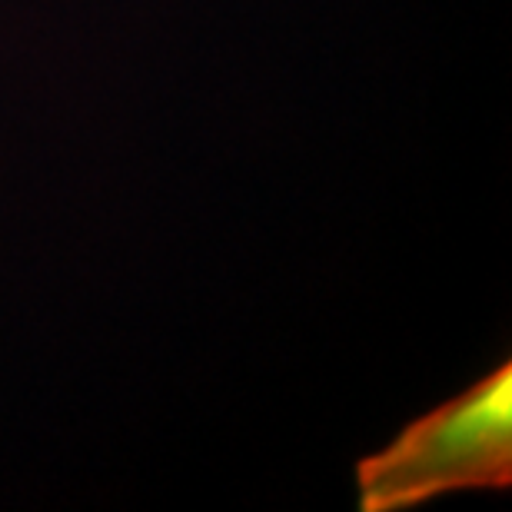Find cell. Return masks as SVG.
<instances>
[{
    "mask_svg": "<svg viewBox=\"0 0 512 512\" xmlns=\"http://www.w3.org/2000/svg\"><path fill=\"white\" fill-rule=\"evenodd\" d=\"M512 486V360L399 429L356 463L363 512H403L449 493Z\"/></svg>",
    "mask_w": 512,
    "mask_h": 512,
    "instance_id": "1",
    "label": "cell"
}]
</instances>
